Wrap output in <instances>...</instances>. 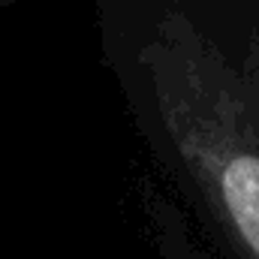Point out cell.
Segmentation results:
<instances>
[{"instance_id":"obj_1","label":"cell","mask_w":259,"mask_h":259,"mask_svg":"<svg viewBox=\"0 0 259 259\" xmlns=\"http://www.w3.org/2000/svg\"><path fill=\"white\" fill-rule=\"evenodd\" d=\"M133 121L217 259H259V78L178 55L133 97Z\"/></svg>"},{"instance_id":"obj_2","label":"cell","mask_w":259,"mask_h":259,"mask_svg":"<svg viewBox=\"0 0 259 259\" xmlns=\"http://www.w3.org/2000/svg\"><path fill=\"white\" fill-rule=\"evenodd\" d=\"M136 199L145 220L148 244L157 259H217L208 241H199L184 208L169 193H163V187L151 184L148 178H139Z\"/></svg>"}]
</instances>
